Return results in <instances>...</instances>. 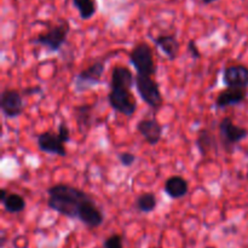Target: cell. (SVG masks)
Returning <instances> with one entry per match:
<instances>
[{"instance_id":"7c38bea8","label":"cell","mask_w":248,"mask_h":248,"mask_svg":"<svg viewBox=\"0 0 248 248\" xmlns=\"http://www.w3.org/2000/svg\"><path fill=\"white\" fill-rule=\"evenodd\" d=\"M136 128L149 145H156L161 140L164 126L156 120V118L142 119L137 123Z\"/></svg>"},{"instance_id":"d4e9b609","label":"cell","mask_w":248,"mask_h":248,"mask_svg":"<svg viewBox=\"0 0 248 248\" xmlns=\"http://www.w3.org/2000/svg\"><path fill=\"white\" fill-rule=\"evenodd\" d=\"M188 52L190 53L191 57H193V58H196V60L201 58V52H200V50H199L198 45H196V41L194 40V39L189 40V43H188Z\"/></svg>"},{"instance_id":"4fadbf2b","label":"cell","mask_w":248,"mask_h":248,"mask_svg":"<svg viewBox=\"0 0 248 248\" xmlns=\"http://www.w3.org/2000/svg\"><path fill=\"white\" fill-rule=\"evenodd\" d=\"M136 77L131 69L125 65H116L113 68L110 78L111 90H130L135 86Z\"/></svg>"},{"instance_id":"ffe728a7","label":"cell","mask_w":248,"mask_h":248,"mask_svg":"<svg viewBox=\"0 0 248 248\" xmlns=\"http://www.w3.org/2000/svg\"><path fill=\"white\" fill-rule=\"evenodd\" d=\"M157 200L155 194L143 193L136 199V207L138 211L143 213H150L156 208Z\"/></svg>"},{"instance_id":"277c9868","label":"cell","mask_w":248,"mask_h":248,"mask_svg":"<svg viewBox=\"0 0 248 248\" xmlns=\"http://www.w3.org/2000/svg\"><path fill=\"white\" fill-rule=\"evenodd\" d=\"M219 137L223 149L229 154L235 152V145L248 137V130L235 125L232 118H223L219 123Z\"/></svg>"},{"instance_id":"4316f807","label":"cell","mask_w":248,"mask_h":248,"mask_svg":"<svg viewBox=\"0 0 248 248\" xmlns=\"http://www.w3.org/2000/svg\"><path fill=\"white\" fill-rule=\"evenodd\" d=\"M218 1V0H201V2H202L203 5H210L212 4V2H216Z\"/></svg>"},{"instance_id":"8fae6325","label":"cell","mask_w":248,"mask_h":248,"mask_svg":"<svg viewBox=\"0 0 248 248\" xmlns=\"http://www.w3.org/2000/svg\"><path fill=\"white\" fill-rule=\"evenodd\" d=\"M36 142H38V148L41 152L57 155L61 157L67 156V149H65L64 143L60 138L58 133L46 131V132L38 135Z\"/></svg>"},{"instance_id":"44dd1931","label":"cell","mask_w":248,"mask_h":248,"mask_svg":"<svg viewBox=\"0 0 248 248\" xmlns=\"http://www.w3.org/2000/svg\"><path fill=\"white\" fill-rule=\"evenodd\" d=\"M73 5L81 19H90L96 15L97 6L93 0H73Z\"/></svg>"},{"instance_id":"d6986e66","label":"cell","mask_w":248,"mask_h":248,"mask_svg":"<svg viewBox=\"0 0 248 248\" xmlns=\"http://www.w3.org/2000/svg\"><path fill=\"white\" fill-rule=\"evenodd\" d=\"M215 145V137L208 128H202V130L199 131L198 138H196V147H198L199 152L202 156L210 154Z\"/></svg>"},{"instance_id":"52a82bcc","label":"cell","mask_w":248,"mask_h":248,"mask_svg":"<svg viewBox=\"0 0 248 248\" xmlns=\"http://www.w3.org/2000/svg\"><path fill=\"white\" fill-rule=\"evenodd\" d=\"M109 106L123 115L132 116L137 110V102L130 90H110L108 93Z\"/></svg>"},{"instance_id":"9c48e42d","label":"cell","mask_w":248,"mask_h":248,"mask_svg":"<svg viewBox=\"0 0 248 248\" xmlns=\"http://www.w3.org/2000/svg\"><path fill=\"white\" fill-rule=\"evenodd\" d=\"M78 219L90 229H94L103 224L104 215L101 208L96 205L93 199L90 198L89 200L84 201L79 207Z\"/></svg>"},{"instance_id":"30bf717a","label":"cell","mask_w":248,"mask_h":248,"mask_svg":"<svg viewBox=\"0 0 248 248\" xmlns=\"http://www.w3.org/2000/svg\"><path fill=\"white\" fill-rule=\"evenodd\" d=\"M223 82L230 89H248V67L244 64H234L225 67L223 70Z\"/></svg>"},{"instance_id":"ba28073f","label":"cell","mask_w":248,"mask_h":248,"mask_svg":"<svg viewBox=\"0 0 248 248\" xmlns=\"http://www.w3.org/2000/svg\"><path fill=\"white\" fill-rule=\"evenodd\" d=\"M0 107L5 118L16 119L23 114L24 102L23 94L17 90L5 89L1 92V101Z\"/></svg>"},{"instance_id":"ac0fdd59","label":"cell","mask_w":248,"mask_h":248,"mask_svg":"<svg viewBox=\"0 0 248 248\" xmlns=\"http://www.w3.org/2000/svg\"><path fill=\"white\" fill-rule=\"evenodd\" d=\"M92 109L93 106L91 104H84V106L75 107V118L81 131H89L92 125Z\"/></svg>"},{"instance_id":"e0dca14e","label":"cell","mask_w":248,"mask_h":248,"mask_svg":"<svg viewBox=\"0 0 248 248\" xmlns=\"http://www.w3.org/2000/svg\"><path fill=\"white\" fill-rule=\"evenodd\" d=\"M0 200L7 213H19L26 208V200L23 196L16 193H9L6 189L0 190Z\"/></svg>"},{"instance_id":"3957f363","label":"cell","mask_w":248,"mask_h":248,"mask_svg":"<svg viewBox=\"0 0 248 248\" xmlns=\"http://www.w3.org/2000/svg\"><path fill=\"white\" fill-rule=\"evenodd\" d=\"M135 86L142 101L150 108L157 110L164 106V98H162L159 84L152 77L137 74Z\"/></svg>"},{"instance_id":"7a4b0ae2","label":"cell","mask_w":248,"mask_h":248,"mask_svg":"<svg viewBox=\"0 0 248 248\" xmlns=\"http://www.w3.org/2000/svg\"><path fill=\"white\" fill-rule=\"evenodd\" d=\"M70 31V24L67 19L61 18L53 26H48L47 31L40 33L34 43L46 47L48 52H58L62 46L67 43L68 34Z\"/></svg>"},{"instance_id":"7402d4cb","label":"cell","mask_w":248,"mask_h":248,"mask_svg":"<svg viewBox=\"0 0 248 248\" xmlns=\"http://www.w3.org/2000/svg\"><path fill=\"white\" fill-rule=\"evenodd\" d=\"M104 248H124V237L120 234H113L103 242Z\"/></svg>"},{"instance_id":"cb8c5ba5","label":"cell","mask_w":248,"mask_h":248,"mask_svg":"<svg viewBox=\"0 0 248 248\" xmlns=\"http://www.w3.org/2000/svg\"><path fill=\"white\" fill-rule=\"evenodd\" d=\"M58 136H60L61 140H63V143H67L70 140V131H69V127H68L65 124H61L60 126H58Z\"/></svg>"},{"instance_id":"5bb4252c","label":"cell","mask_w":248,"mask_h":248,"mask_svg":"<svg viewBox=\"0 0 248 248\" xmlns=\"http://www.w3.org/2000/svg\"><path fill=\"white\" fill-rule=\"evenodd\" d=\"M248 91L244 89H230L227 87L218 93L216 98V107L218 109H225L228 107L239 106L247 98Z\"/></svg>"},{"instance_id":"603a6c76","label":"cell","mask_w":248,"mask_h":248,"mask_svg":"<svg viewBox=\"0 0 248 248\" xmlns=\"http://www.w3.org/2000/svg\"><path fill=\"white\" fill-rule=\"evenodd\" d=\"M118 159L124 167H131L133 164H135L137 157H136V155L132 154V153L125 152V153H120V154H118Z\"/></svg>"},{"instance_id":"2e32d148","label":"cell","mask_w":248,"mask_h":248,"mask_svg":"<svg viewBox=\"0 0 248 248\" xmlns=\"http://www.w3.org/2000/svg\"><path fill=\"white\" fill-rule=\"evenodd\" d=\"M164 190L171 199L178 200L184 198L189 191V183L182 176H172L165 181Z\"/></svg>"},{"instance_id":"5b68a950","label":"cell","mask_w":248,"mask_h":248,"mask_svg":"<svg viewBox=\"0 0 248 248\" xmlns=\"http://www.w3.org/2000/svg\"><path fill=\"white\" fill-rule=\"evenodd\" d=\"M130 62L137 70V74L153 75L156 74V64L154 61L153 48L147 43H140L130 52Z\"/></svg>"},{"instance_id":"6da1fadb","label":"cell","mask_w":248,"mask_h":248,"mask_svg":"<svg viewBox=\"0 0 248 248\" xmlns=\"http://www.w3.org/2000/svg\"><path fill=\"white\" fill-rule=\"evenodd\" d=\"M46 193L48 195V208L72 219H78L79 207L84 201L91 198L81 189L63 183L50 186Z\"/></svg>"},{"instance_id":"8992f818","label":"cell","mask_w":248,"mask_h":248,"mask_svg":"<svg viewBox=\"0 0 248 248\" xmlns=\"http://www.w3.org/2000/svg\"><path fill=\"white\" fill-rule=\"evenodd\" d=\"M104 70H106L104 61H96L92 64H90L89 67L82 69L80 73H78L77 78H75V90H77V92L81 93V92L87 91V90L101 84Z\"/></svg>"},{"instance_id":"484cf974","label":"cell","mask_w":248,"mask_h":248,"mask_svg":"<svg viewBox=\"0 0 248 248\" xmlns=\"http://www.w3.org/2000/svg\"><path fill=\"white\" fill-rule=\"evenodd\" d=\"M39 92H41V87L40 86H31V87H28V89H24L23 90V96L26 94V96H33V94L35 93H39Z\"/></svg>"},{"instance_id":"9a60e30c","label":"cell","mask_w":248,"mask_h":248,"mask_svg":"<svg viewBox=\"0 0 248 248\" xmlns=\"http://www.w3.org/2000/svg\"><path fill=\"white\" fill-rule=\"evenodd\" d=\"M155 45L169 57V60L173 61L178 57L179 50H181V44L178 39L173 34H162L153 38Z\"/></svg>"}]
</instances>
